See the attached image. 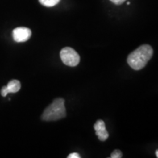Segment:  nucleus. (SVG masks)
Returning a JSON list of instances; mask_svg holds the SVG:
<instances>
[{"mask_svg": "<svg viewBox=\"0 0 158 158\" xmlns=\"http://www.w3.org/2000/svg\"><path fill=\"white\" fill-rule=\"evenodd\" d=\"M153 55V49L149 45H142L127 57V63L135 70L143 69Z\"/></svg>", "mask_w": 158, "mask_h": 158, "instance_id": "f257e3e1", "label": "nucleus"}, {"mask_svg": "<svg viewBox=\"0 0 158 158\" xmlns=\"http://www.w3.org/2000/svg\"><path fill=\"white\" fill-rule=\"evenodd\" d=\"M66 116V108L64 106V100L62 98H57L53 101L50 106L45 108L42 114L44 121H57Z\"/></svg>", "mask_w": 158, "mask_h": 158, "instance_id": "f03ea898", "label": "nucleus"}, {"mask_svg": "<svg viewBox=\"0 0 158 158\" xmlns=\"http://www.w3.org/2000/svg\"><path fill=\"white\" fill-rule=\"evenodd\" d=\"M60 58L67 66L76 67L80 62V56L73 48L70 47L62 48L60 51Z\"/></svg>", "mask_w": 158, "mask_h": 158, "instance_id": "7ed1b4c3", "label": "nucleus"}, {"mask_svg": "<svg viewBox=\"0 0 158 158\" xmlns=\"http://www.w3.org/2000/svg\"><path fill=\"white\" fill-rule=\"evenodd\" d=\"M31 36V29L27 27H18L13 29V37L17 43H23L29 40Z\"/></svg>", "mask_w": 158, "mask_h": 158, "instance_id": "20e7f679", "label": "nucleus"}, {"mask_svg": "<svg viewBox=\"0 0 158 158\" xmlns=\"http://www.w3.org/2000/svg\"><path fill=\"white\" fill-rule=\"evenodd\" d=\"M94 130H95L96 135L98 136L99 140L101 141H105L108 139L109 134L106 127L105 122L101 119H99L95 122L94 125Z\"/></svg>", "mask_w": 158, "mask_h": 158, "instance_id": "39448f33", "label": "nucleus"}, {"mask_svg": "<svg viewBox=\"0 0 158 158\" xmlns=\"http://www.w3.org/2000/svg\"><path fill=\"white\" fill-rule=\"evenodd\" d=\"M6 87H7L8 93H15L21 89V85L19 81L12 80L7 84Z\"/></svg>", "mask_w": 158, "mask_h": 158, "instance_id": "423d86ee", "label": "nucleus"}, {"mask_svg": "<svg viewBox=\"0 0 158 158\" xmlns=\"http://www.w3.org/2000/svg\"><path fill=\"white\" fill-rule=\"evenodd\" d=\"M60 0H39V2L45 7H51L57 5Z\"/></svg>", "mask_w": 158, "mask_h": 158, "instance_id": "0eeeda50", "label": "nucleus"}, {"mask_svg": "<svg viewBox=\"0 0 158 158\" xmlns=\"http://www.w3.org/2000/svg\"><path fill=\"white\" fill-rule=\"evenodd\" d=\"M110 158H121L122 157V152L118 149L114 150L113 152L111 153V155H110Z\"/></svg>", "mask_w": 158, "mask_h": 158, "instance_id": "6e6552de", "label": "nucleus"}, {"mask_svg": "<svg viewBox=\"0 0 158 158\" xmlns=\"http://www.w3.org/2000/svg\"><path fill=\"white\" fill-rule=\"evenodd\" d=\"M7 94H8V92H7V87L5 86H3L2 88L1 89V94L2 97H6L7 95Z\"/></svg>", "mask_w": 158, "mask_h": 158, "instance_id": "1a4fd4ad", "label": "nucleus"}, {"mask_svg": "<svg viewBox=\"0 0 158 158\" xmlns=\"http://www.w3.org/2000/svg\"><path fill=\"white\" fill-rule=\"evenodd\" d=\"M110 1L116 5H120L123 4L124 2H126V0H110Z\"/></svg>", "mask_w": 158, "mask_h": 158, "instance_id": "9d476101", "label": "nucleus"}, {"mask_svg": "<svg viewBox=\"0 0 158 158\" xmlns=\"http://www.w3.org/2000/svg\"><path fill=\"white\" fill-rule=\"evenodd\" d=\"M68 158H80L81 156H80V155H79V154L74 152V153L70 154V155L68 156Z\"/></svg>", "mask_w": 158, "mask_h": 158, "instance_id": "9b49d317", "label": "nucleus"}, {"mask_svg": "<svg viewBox=\"0 0 158 158\" xmlns=\"http://www.w3.org/2000/svg\"><path fill=\"white\" fill-rule=\"evenodd\" d=\"M155 155H156V157H158V150H157V151H156V152H155Z\"/></svg>", "mask_w": 158, "mask_h": 158, "instance_id": "f8f14e48", "label": "nucleus"}, {"mask_svg": "<svg viewBox=\"0 0 158 158\" xmlns=\"http://www.w3.org/2000/svg\"><path fill=\"white\" fill-rule=\"evenodd\" d=\"M130 2H127V5H130Z\"/></svg>", "mask_w": 158, "mask_h": 158, "instance_id": "ddd939ff", "label": "nucleus"}]
</instances>
